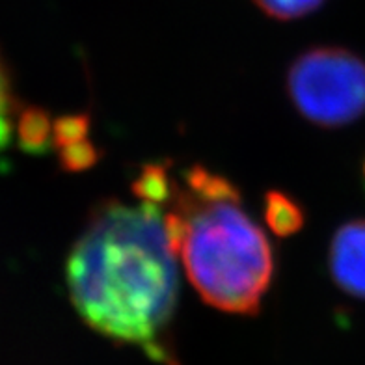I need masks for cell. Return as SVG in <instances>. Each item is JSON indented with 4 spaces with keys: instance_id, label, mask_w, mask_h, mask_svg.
<instances>
[{
    "instance_id": "obj_1",
    "label": "cell",
    "mask_w": 365,
    "mask_h": 365,
    "mask_svg": "<svg viewBox=\"0 0 365 365\" xmlns=\"http://www.w3.org/2000/svg\"><path fill=\"white\" fill-rule=\"evenodd\" d=\"M175 250L153 203H101L69 252L73 306L91 330L149 360L179 365L172 324L179 297Z\"/></svg>"
},
{
    "instance_id": "obj_2",
    "label": "cell",
    "mask_w": 365,
    "mask_h": 365,
    "mask_svg": "<svg viewBox=\"0 0 365 365\" xmlns=\"http://www.w3.org/2000/svg\"><path fill=\"white\" fill-rule=\"evenodd\" d=\"M164 212L187 276L209 306L257 315L274 276L269 239L240 205L239 188L205 166H190Z\"/></svg>"
},
{
    "instance_id": "obj_3",
    "label": "cell",
    "mask_w": 365,
    "mask_h": 365,
    "mask_svg": "<svg viewBox=\"0 0 365 365\" xmlns=\"http://www.w3.org/2000/svg\"><path fill=\"white\" fill-rule=\"evenodd\" d=\"M287 90L297 110L315 125H351L365 115V60L349 48H309L289 68Z\"/></svg>"
},
{
    "instance_id": "obj_4",
    "label": "cell",
    "mask_w": 365,
    "mask_h": 365,
    "mask_svg": "<svg viewBox=\"0 0 365 365\" xmlns=\"http://www.w3.org/2000/svg\"><path fill=\"white\" fill-rule=\"evenodd\" d=\"M330 272L346 294L365 300V218L346 222L331 239Z\"/></svg>"
},
{
    "instance_id": "obj_5",
    "label": "cell",
    "mask_w": 365,
    "mask_h": 365,
    "mask_svg": "<svg viewBox=\"0 0 365 365\" xmlns=\"http://www.w3.org/2000/svg\"><path fill=\"white\" fill-rule=\"evenodd\" d=\"M264 222L278 237H289L302 230L306 212L300 203L282 190H269L264 196Z\"/></svg>"
},
{
    "instance_id": "obj_6",
    "label": "cell",
    "mask_w": 365,
    "mask_h": 365,
    "mask_svg": "<svg viewBox=\"0 0 365 365\" xmlns=\"http://www.w3.org/2000/svg\"><path fill=\"white\" fill-rule=\"evenodd\" d=\"M53 123L47 110L39 106H26L17 120V136L23 151L41 155L53 148Z\"/></svg>"
},
{
    "instance_id": "obj_7",
    "label": "cell",
    "mask_w": 365,
    "mask_h": 365,
    "mask_svg": "<svg viewBox=\"0 0 365 365\" xmlns=\"http://www.w3.org/2000/svg\"><path fill=\"white\" fill-rule=\"evenodd\" d=\"M133 192L142 202L153 203L157 207L168 205L178 192V182L170 175L168 164H145L138 179L133 182Z\"/></svg>"
},
{
    "instance_id": "obj_8",
    "label": "cell",
    "mask_w": 365,
    "mask_h": 365,
    "mask_svg": "<svg viewBox=\"0 0 365 365\" xmlns=\"http://www.w3.org/2000/svg\"><path fill=\"white\" fill-rule=\"evenodd\" d=\"M91 120L88 114H71L58 118L53 123V145L56 149L81 142L90 135Z\"/></svg>"
},
{
    "instance_id": "obj_9",
    "label": "cell",
    "mask_w": 365,
    "mask_h": 365,
    "mask_svg": "<svg viewBox=\"0 0 365 365\" xmlns=\"http://www.w3.org/2000/svg\"><path fill=\"white\" fill-rule=\"evenodd\" d=\"M99 159H101V151L88 138L75 142L68 148L58 149V160L66 172H84L96 166Z\"/></svg>"
},
{
    "instance_id": "obj_10",
    "label": "cell",
    "mask_w": 365,
    "mask_h": 365,
    "mask_svg": "<svg viewBox=\"0 0 365 365\" xmlns=\"http://www.w3.org/2000/svg\"><path fill=\"white\" fill-rule=\"evenodd\" d=\"M255 6L272 19L291 21L312 14L324 0H254Z\"/></svg>"
},
{
    "instance_id": "obj_11",
    "label": "cell",
    "mask_w": 365,
    "mask_h": 365,
    "mask_svg": "<svg viewBox=\"0 0 365 365\" xmlns=\"http://www.w3.org/2000/svg\"><path fill=\"white\" fill-rule=\"evenodd\" d=\"M14 93H11V84L6 66L0 58V149H4L11 138L14 130Z\"/></svg>"
},
{
    "instance_id": "obj_12",
    "label": "cell",
    "mask_w": 365,
    "mask_h": 365,
    "mask_svg": "<svg viewBox=\"0 0 365 365\" xmlns=\"http://www.w3.org/2000/svg\"><path fill=\"white\" fill-rule=\"evenodd\" d=\"M364 181H365V160H364Z\"/></svg>"
}]
</instances>
